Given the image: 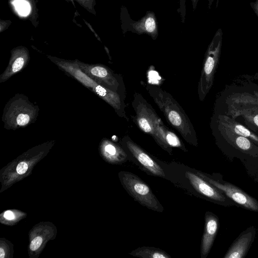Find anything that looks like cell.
<instances>
[{
    "instance_id": "obj_1",
    "label": "cell",
    "mask_w": 258,
    "mask_h": 258,
    "mask_svg": "<svg viewBox=\"0 0 258 258\" xmlns=\"http://www.w3.org/2000/svg\"><path fill=\"white\" fill-rule=\"evenodd\" d=\"M145 88L167 122L191 145L197 146L198 139L194 126L184 110L168 92L157 85L147 84Z\"/></svg>"
},
{
    "instance_id": "obj_2",
    "label": "cell",
    "mask_w": 258,
    "mask_h": 258,
    "mask_svg": "<svg viewBox=\"0 0 258 258\" xmlns=\"http://www.w3.org/2000/svg\"><path fill=\"white\" fill-rule=\"evenodd\" d=\"M132 105L135 112V115L132 117L138 127L151 136L163 150L171 154L172 147L166 139L171 130L163 123L153 107L137 92L134 95Z\"/></svg>"
},
{
    "instance_id": "obj_3",
    "label": "cell",
    "mask_w": 258,
    "mask_h": 258,
    "mask_svg": "<svg viewBox=\"0 0 258 258\" xmlns=\"http://www.w3.org/2000/svg\"><path fill=\"white\" fill-rule=\"evenodd\" d=\"M47 57L67 74L73 77L108 103L113 108L119 117L124 118L128 121V118L125 110L126 106L124 102L125 97L101 86L94 81L80 69L76 59L74 60H66L50 55Z\"/></svg>"
},
{
    "instance_id": "obj_4",
    "label": "cell",
    "mask_w": 258,
    "mask_h": 258,
    "mask_svg": "<svg viewBox=\"0 0 258 258\" xmlns=\"http://www.w3.org/2000/svg\"><path fill=\"white\" fill-rule=\"evenodd\" d=\"M39 108L22 94H16L6 104L2 116L5 129L16 130L35 122Z\"/></svg>"
},
{
    "instance_id": "obj_5",
    "label": "cell",
    "mask_w": 258,
    "mask_h": 258,
    "mask_svg": "<svg viewBox=\"0 0 258 258\" xmlns=\"http://www.w3.org/2000/svg\"><path fill=\"white\" fill-rule=\"evenodd\" d=\"M222 38L223 32L219 28L215 34L206 52L198 86L199 98L201 101L205 99L212 86L220 55Z\"/></svg>"
},
{
    "instance_id": "obj_6",
    "label": "cell",
    "mask_w": 258,
    "mask_h": 258,
    "mask_svg": "<svg viewBox=\"0 0 258 258\" xmlns=\"http://www.w3.org/2000/svg\"><path fill=\"white\" fill-rule=\"evenodd\" d=\"M121 183L127 192L142 206L162 212L164 208L152 189L137 175L128 171L119 172Z\"/></svg>"
},
{
    "instance_id": "obj_7",
    "label": "cell",
    "mask_w": 258,
    "mask_h": 258,
    "mask_svg": "<svg viewBox=\"0 0 258 258\" xmlns=\"http://www.w3.org/2000/svg\"><path fill=\"white\" fill-rule=\"evenodd\" d=\"M80 69L101 86L125 98V87L122 76L101 64H89L76 59Z\"/></svg>"
},
{
    "instance_id": "obj_8",
    "label": "cell",
    "mask_w": 258,
    "mask_h": 258,
    "mask_svg": "<svg viewBox=\"0 0 258 258\" xmlns=\"http://www.w3.org/2000/svg\"><path fill=\"white\" fill-rule=\"evenodd\" d=\"M123 148L131 155L148 172L154 176L165 177L161 167L128 136H125L120 141Z\"/></svg>"
},
{
    "instance_id": "obj_9",
    "label": "cell",
    "mask_w": 258,
    "mask_h": 258,
    "mask_svg": "<svg viewBox=\"0 0 258 258\" xmlns=\"http://www.w3.org/2000/svg\"><path fill=\"white\" fill-rule=\"evenodd\" d=\"M196 174L217 188L222 191L235 202L248 209L258 211V202L239 188L229 183H221L210 178L200 172L197 171Z\"/></svg>"
},
{
    "instance_id": "obj_10",
    "label": "cell",
    "mask_w": 258,
    "mask_h": 258,
    "mask_svg": "<svg viewBox=\"0 0 258 258\" xmlns=\"http://www.w3.org/2000/svg\"><path fill=\"white\" fill-rule=\"evenodd\" d=\"M29 50L25 46H19L11 51L8 65L0 75V83H4L16 73L23 70L30 60Z\"/></svg>"
},
{
    "instance_id": "obj_11",
    "label": "cell",
    "mask_w": 258,
    "mask_h": 258,
    "mask_svg": "<svg viewBox=\"0 0 258 258\" xmlns=\"http://www.w3.org/2000/svg\"><path fill=\"white\" fill-rule=\"evenodd\" d=\"M185 175L191 186L199 193L214 201H225V197L218 190V188L197 174L186 171Z\"/></svg>"
},
{
    "instance_id": "obj_12",
    "label": "cell",
    "mask_w": 258,
    "mask_h": 258,
    "mask_svg": "<svg viewBox=\"0 0 258 258\" xmlns=\"http://www.w3.org/2000/svg\"><path fill=\"white\" fill-rule=\"evenodd\" d=\"M218 228L217 218L210 212L205 214L204 231L201 245V258H206L212 246Z\"/></svg>"
},
{
    "instance_id": "obj_13",
    "label": "cell",
    "mask_w": 258,
    "mask_h": 258,
    "mask_svg": "<svg viewBox=\"0 0 258 258\" xmlns=\"http://www.w3.org/2000/svg\"><path fill=\"white\" fill-rule=\"evenodd\" d=\"M252 234L248 232L241 235L233 244L224 258H241L246 254L247 248L251 242Z\"/></svg>"
},
{
    "instance_id": "obj_14",
    "label": "cell",
    "mask_w": 258,
    "mask_h": 258,
    "mask_svg": "<svg viewBox=\"0 0 258 258\" xmlns=\"http://www.w3.org/2000/svg\"><path fill=\"white\" fill-rule=\"evenodd\" d=\"M133 27L140 33H146L152 37L157 35L156 21L152 13H148L142 19L133 24Z\"/></svg>"
},
{
    "instance_id": "obj_15",
    "label": "cell",
    "mask_w": 258,
    "mask_h": 258,
    "mask_svg": "<svg viewBox=\"0 0 258 258\" xmlns=\"http://www.w3.org/2000/svg\"><path fill=\"white\" fill-rule=\"evenodd\" d=\"M103 145L104 153L113 161L123 162L127 160V152L123 148L108 140H104Z\"/></svg>"
},
{
    "instance_id": "obj_16",
    "label": "cell",
    "mask_w": 258,
    "mask_h": 258,
    "mask_svg": "<svg viewBox=\"0 0 258 258\" xmlns=\"http://www.w3.org/2000/svg\"><path fill=\"white\" fill-rule=\"evenodd\" d=\"M130 254L142 258H170L171 256L161 249L142 246L133 250Z\"/></svg>"
},
{
    "instance_id": "obj_17",
    "label": "cell",
    "mask_w": 258,
    "mask_h": 258,
    "mask_svg": "<svg viewBox=\"0 0 258 258\" xmlns=\"http://www.w3.org/2000/svg\"><path fill=\"white\" fill-rule=\"evenodd\" d=\"M233 130L234 131V134L236 135L250 138L252 140L258 142V138L253 135L249 130L241 124H234Z\"/></svg>"
},
{
    "instance_id": "obj_18",
    "label": "cell",
    "mask_w": 258,
    "mask_h": 258,
    "mask_svg": "<svg viewBox=\"0 0 258 258\" xmlns=\"http://www.w3.org/2000/svg\"><path fill=\"white\" fill-rule=\"evenodd\" d=\"M235 139L236 145L240 149L246 151L251 148V143L246 137L238 135Z\"/></svg>"
},
{
    "instance_id": "obj_19",
    "label": "cell",
    "mask_w": 258,
    "mask_h": 258,
    "mask_svg": "<svg viewBox=\"0 0 258 258\" xmlns=\"http://www.w3.org/2000/svg\"><path fill=\"white\" fill-rule=\"evenodd\" d=\"M76 1L80 5L88 12L92 14H95L94 6L95 4V0H73Z\"/></svg>"
},
{
    "instance_id": "obj_20",
    "label": "cell",
    "mask_w": 258,
    "mask_h": 258,
    "mask_svg": "<svg viewBox=\"0 0 258 258\" xmlns=\"http://www.w3.org/2000/svg\"><path fill=\"white\" fill-rule=\"evenodd\" d=\"M42 242V238L40 236H37L34 238L30 245V248L32 250L37 249L41 245Z\"/></svg>"
},
{
    "instance_id": "obj_21",
    "label": "cell",
    "mask_w": 258,
    "mask_h": 258,
    "mask_svg": "<svg viewBox=\"0 0 258 258\" xmlns=\"http://www.w3.org/2000/svg\"><path fill=\"white\" fill-rule=\"evenodd\" d=\"M28 169V165L25 162H20L17 166L16 170L18 174L25 173Z\"/></svg>"
},
{
    "instance_id": "obj_22",
    "label": "cell",
    "mask_w": 258,
    "mask_h": 258,
    "mask_svg": "<svg viewBox=\"0 0 258 258\" xmlns=\"http://www.w3.org/2000/svg\"><path fill=\"white\" fill-rule=\"evenodd\" d=\"M11 24L10 21H0V31L2 32L4 30L6 29L8 26Z\"/></svg>"
},
{
    "instance_id": "obj_23",
    "label": "cell",
    "mask_w": 258,
    "mask_h": 258,
    "mask_svg": "<svg viewBox=\"0 0 258 258\" xmlns=\"http://www.w3.org/2000/svg\"><path fill=\"white\" fill-rule=\"evenodd\" d=\"M249 4L254 13L258 17V0H255L254 2H250Z\"/></svg>"
},
{
    "instance_id": "obj_24",
    "label": "cell",
    "mask_w": 258,
    "mask_h": 258,
    "mask_svg": "<svg viewBox=\"0 0 258 258\" xmlns=\"http://www.w3.org/2000/svg\"><path fill=\"white\" fill-rule=\"evenodd\" d=\"M4 216L8 220H12L15 217L14 213L10 210L6 211L4 213Z\"/></svg>"
},
{
    "instance_id": "obj_25",
    "label": "cell",
    "mask_w": 258,
    "mask_h": 258,
    "mask_svg": "<svg viewBox=\"0 0 258 258\" xmlns=\"http://www.w3.org/2000/svg\"><path fill=\"white\" fill-rule=\"evenodd\" d=\"M253 121L254 123V124L258 127V114H255L253 117Z\"/></svg>"
},
{
    "instance_id": "obj_26",
    "label": "cell",
    "mask_w": 258,
    "mask_h": 258,
    "mask_svg": "<svg viewBox=\"0 0 258 258\" xmlns=\"http://www.w3.org/2000/svg\"><path fill=\"white\" fill-rule=\"evenodd\" d=\"M198 0H192L194 2V5H196V3ZM209 1V7L210 8L211 6L212 5L214 0H208Z\"/></svg>"
},
{
    "instance_id": "obj_27",
    "label": "cell",
    "mask_w": 258,
    "mask_h": 258,
    "mask_svg": "<svg viewBox=\"0 0 258 258\" xmlns=\"http://www.w3.org/2000/svg\"><path fill=\"white\" fill-rule=\"evenodd\" d=\"M5 256V252L2 248H0V257L3 258Z\"/></svg>"
},
{
    "instance_id": "obj_28",
    "label": "cell",
    "mask_w": 258,
    "mask_h": 258,
    "mask_svg": "<svg viewBox=\"0 0 258 258\" xmlns=\"http://www.w3.org/2000/svg\"><path fill=\"white\" fill-rule=\"evenodd\" d=\"M32 3L34 4V0H30Z\"/></svg>"
}]
</instances>
